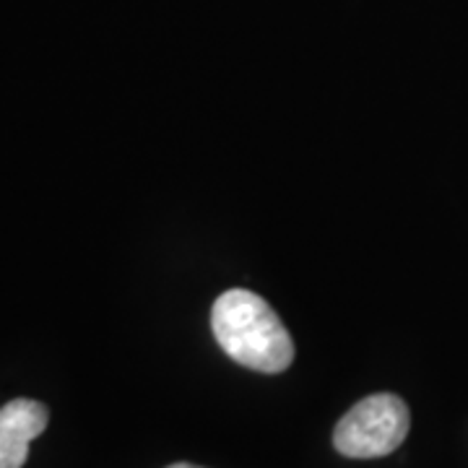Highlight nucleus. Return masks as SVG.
I'll return each instance as SVG.
<instances>
[{
	"instance_id": "1",
	"label": "nucleus",
	"mask_w": 468,
	"mask_h": 468,
	"mask_svg": "<svg viewBox=\"0 0 468 468\" xmlns=\"http://www.w3.org/2000/svg\"><path fill=\"white\" fill-rule=\"evenodd\" d=\"M218 346L237 365L255 372H284L294 359V341L263 297L248 289L224 292L211 310Z\"/></svg>"
},
{
	"instance_id": "2",
	"label": "nucleus",
	"mask_w": 468,
	"mask_h": 468,
	"mask_svg": "<svg viewBox=\"0 0 468 468\" xmlns=\"http://www.w3.org/2000/svg\"><path fill=\"white\" fill-rule=\"evenodd\" d=\"M409 406L393 393L362 399L334 430L335 451L346 458H383L401 448L409 435Z\"/></svg>"
},
{
	"instance_id": "3",
	"label": "nucleus",
	"mask_w": 468,
	"mask_h": 468,
	"mask_svg": "<svg viewBox=\"0 0 468 468\" xmlns=\"http://www.w3.org/2000/svg\"><path fill=\"white\" fill-rule=\"evenodd\" d=\"M48 427V409L32 399H16L0 409V468H21L29 442Z\"/></svg>"
},
{
	"instance_id": "4",
	"label": "nucleus",
	"mask_w": 468,
	"mask_h": 468,
	"mask_svg": "<svg viewBox=\"0 0 468 468\" xmlns=\"http://www.w3.org/2000/svg\"><path fill=\"white\" fill-rule=\"evenodd\" d=\"M169 468H198V466H190V463H175V466Z\"/></svg>"
}]
</instances>
